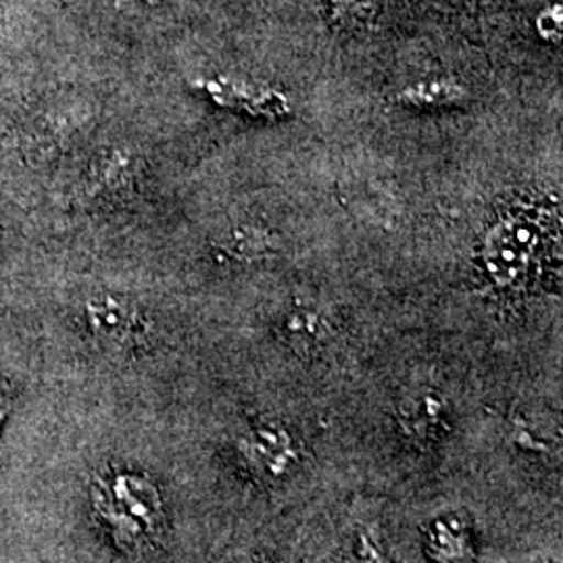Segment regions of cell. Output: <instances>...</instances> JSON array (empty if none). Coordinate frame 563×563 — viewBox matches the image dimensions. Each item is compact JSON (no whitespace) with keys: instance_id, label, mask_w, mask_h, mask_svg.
<instances>
[{"instance_id":"obj_13","label":"cell","mask_w":563,"mask_h":563,"mask_svg":"<svg viewBox=\"0 0 563 563\" xmlns=\"http://www.w3.org/2000/svg\"><path fill=\"white\" fill-rule=\"evenodd\" d=\"M9 409H11V395H9V390L0 384V428H2V422H4V418H7V413H9Z\"/></svg>"},{"instance_id":"obj_11","label":"cell","mask_w":563,"mask_h":563,"mask_svg":"<svg viewBox=\"0 0 563 563\" xmlns=\"http://www.w3.org/2000/svg\"><path fill=\"white\" fill-rule=\"evenodd\" d=\"M232 257H260L263 253L272 251V239L267 232L260 228H236L232 241L228 242Z\"/></svg>"},{"instance_id":"obj_16","label":"cell","mask_w":563,"mask_h":563,"mask_svg":"<svg viewBox=\"0 0 563 563\" xmlns=\"http://www.w3.org/2000/svg\"><path fill=\"white\" fill-rule=\"evenodd\" d=\"M543 563H549V562H543Z\"/></svg>"},{"instance_id":"obj_6","label":"cell","mask_w":563,"mask_h":563,"mask_svg":"<svg viewBox=\"0 0 563 563\" xmlns=\"http://www.w3.org/2000/svg\"><path fill=\"white\" fill-rule=\"evenodd\" d=\"M426 553L434 563H476L478 549L472 528L455 516L444 514L434 518L423 532Z\"/></svg>"},{"instance_id":"obj_12","label":"cell","mask_w":563,"mask_h":563,"mask_svg":"<svg viewBox=\"0 0 563 563\" xmlns=\"http://www.w3.org/2000/svg\"><path fill=\"white\" fill-rule=\"evenodd\" d=\"M562 7H551L537 20V30L544 41L558 42L562 38Z\"/></svg>"},{"instance_id":"obj_3","label":"cell","mask_w":563,"mask_h":563,"mask_svg":"<svg viewBox=\"0 0 563 563\" xmlns=\"http://www.w3.org/2000/svg\"><path fill=\"white\" fill-rule=\"evenodd\" d=\"M86 323L97 341L113 349H132L148 332L139 307L113 295H99L86 302Z\"/></svg>"},{"instance_id":"obj_7","label":"cell","mask_w":563,"mask_h":563,"mask_svg":"<svg viewBox=\"0 0 563 563\" xmlns=\"http://www.w3.org/2000/svg\"><path fill=\"white\" fill-rule=\"evenodd\" d=\"M532 230L526 223L514 222L501 225L486 246V267L499 280L518 278L523 263L530 257Z\"/></svg>"},{"instance_id":"obj_5","label":"cell","mask_w":563,"mask_h":563,"mask_svg":"<svg viewBox=\"0 0 563 563\" xmlns=\"http://www.w3.org/2000/svg\"><path fill=\"white\" fill-rule=\"evenodd\" d=\"M202 90L223 109L241 111L253 118L278 120L290 113V101L269 86L234 78H213L202 81Z\"/></svg>"},{"instance_id":"obj_4","label":"cell","mask_w":563,"mask_h":563,"mask_svg":"<svg viewBox=\"0 0 563 563\" xmlns=\"http://www.w3.org/2000/svg\"><path fill=\"white\" fill-rule=\"evenodd\" d=\"M397 432L409 446L434 449L449 432V407L437 390L407 397L397 409Z\"/></svg>"},{"instance_id":"obj_1","label":"cell","mask_w":563,"mask_h":563,"mask_svg":"<svg viewBox=\"0 0 563 563\" xmlns=\"http://www.w3.org/2000/svg\"><path fill=\"white\" fill-rule=\"evenodd\" d=\"M90 504L121 551L141 553L162 537L165 507L157 484L134 470H111L92 481Z\"/></svg>"},{"instance_id":"obj_14","label":"cell","mask_w":563,"mask_h":563,"mask_svg":"<svg viewBox=\"0 0 563 563\" xmlns=\"http://www.w3.org/2000/svg\"><path fill=\"white\" fill-rule=\"evenodd\" d=\"M334 4H339L342 11H353V7H365L369 4V0H332Z\"/></svg>"},{"instance_id":"obj_15","label":"cell","mask_w":563,"mask_h":563,"mask_svg":"<svg viewBox=\"0 0 563 563\" xmlns=\"http://www.w3.org/2000/svg\"><path fill=\"white\" fill-rule=\"evenodd\" d=\"M234 563H276L272 558H267V555H262V553H253V555H246V558H241L239 562Z\"/></svg>"},{"instance_id":"obj_2","label":"cell","mask_w":563,"mask_h":563,"mask_svg":"<svg viewBox=\"0 0 563 563\" xmlns=\"http://www.w3.org/2000/svg\"><path fill=\"white\" fill-rule=\"evenodd\" d=\"M234 455L255 483H282L292 476L302 457L292 428L278 420H255L234 441Z\"/></svg>"},{"instance_id":"obj_8","label":"cell","mask_w":563,"mask_h":563,"mask_svg":"<svg viewBox=\"0 0 563 563\" xmlns=\"http://www.w3.org/2000/svg\"><path fill=\"white\" fill-rule=\"evenodd\" d=\"M280 334L295 353L313 357L332 339V325L320 309L299 305L282 318Z\"/></svg>"},{"instance_id":"obj_10","label":"cell","mask_w":563,"mask_h":563,"mask_svg":"<svg viewBox=\"0 0 563 563\" xmlns=\"http://www.w3.org/2000/svg\"><path fill=\"white\" fill-rule=\"evenodd\" d=\"M349 563H393L380 530L374 523H362L351 541Z\"/></svg>"},{"instance_id":"obj_9","label":"cell","mask_w":563,"mask_h":563,"mask_svg":"<svg viewBox=\"0 0 563 563\" xmlns=\"http://www.w3.org/2000/svg\"><path fill=\"white\" fill-rule=\"evenodd\" d=\"M467 99V88L455 78H430L399 90L393 102L409 109H443L457 107Z\"/></svg>"}]
</instances>
